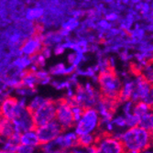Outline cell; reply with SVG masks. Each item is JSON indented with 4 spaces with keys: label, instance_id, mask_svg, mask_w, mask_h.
Listing matches in <instances>:
<instances>
[{
    "label": "cell",
    "instance_id": "obj_1",
    "mask_svg": "<svg viewBox=\"0 0 153 153\" xmlns=\"http://www.w3.org/2000/svg\"><path fill=\"white\" fill-rule=\"evenodd\" d=\"M125 151L130 153H140L148 151L152 148L153 133L140 125L128 128L121 135Z\"/></svg>",
    "mask_w": 153,
    "mask_h": 153
},
{
    "label": "cell",
    "instance_id": "obj_2",
    "mask_svg": "<svg viewBox=\"0 0 153 153\" xmlns=\"http://www.w3.org/2000/svg\"><path fill=\"white\" fill-rule=\"evenodd\" d=\"M96 79L101 95L120 101V93L124 82H122L116 69L111 65L110 61H106L105 66L102 68Z\"/></svg>",
    "mask_w": 153,
    "mask_h": 153
},
{
    "label": "cell",
    "instance_id": "obj_3",
    "mask_svg": "<svg viewBox=\"0 0 153 153\" xmlns=\"http://www.w3.org/2000/svg\"><path fill=\"white\" fill-rule=\"evenodd\" d=\"M102 117L95 106L83 108L82 114L77 120L74 131L78 136L97 134L101 130Z\"/></svg>",
    "mask_w": 153,
    "mask_h": 153
},
{
    "label": "cell",
    "instance_id": "obj_4",
    "mask_svg": "<svg viewBox=\"0 0 153 153\" xmlns=\"http://www.w3.org/2000/svg\"><path fill=\"white\" fill-rule=\"evenodd\" d=\"M87 151L101 153L126 152L121 138L107 130H101L96 134L94 144Z\"/></svg>",
    "mask_w": 153,
    "mask_h": 153
},
{
    "label": "cell",
    "instance_id": "obj_5",
    "mask_svg": "<svg viewBox=\"0 0 153 153\" xmlns=\"http://www.w3.org/2000/svg\"><path fill=\"white\" fill-rule=\"evenodd\" d=\"M56 119L65 129V131L71 130L75 127L77 119L74 115V105L69 101L68 97H62L57 100Z\"/></svg>",
    "mask_w": 153,
    "mask_h": 153
},
{
    "label": "cell",
    "instance_id": "obj_6",
    "mask_svg": "<svg viewBox=\"0 0 153 153\" xmlns=\"http://www.w3.org/2000/svg\"><path fill=\"white\" fill-rule=\"evenodd\" d=\"M56 108L57 100L46 98L44 102L31 113L35 128L54 120L56 117Z\"/></svg>",
    "mask_w": 153,
    "mask_h": 153
},
{
    "label": "cell",
    "instance_id": "obj_7",
    "mask_svg": "<svg viewBox=\"0 0 153 153\" xmlns=\"http://www.w3.org/2000/svg\"><path fill=\"white\" fill-rule=\"evenodd\" d=\"M26 108L27 105L23 101H20L14 95L7 94L4 97L1 103V118L15 120Z\"/></svg>",
    "mask_w": 153,
    "mask_h": 153
},
{
    "label": "cell",
    "instance_id": "obj_8",
    "mask_svg": "<svg viewBox=\"0 0 153 153\" xmlns=\"http://www.w3.org/2000/svg\"><path fill=\"white\" fill-rule=\"evenodd\" d=\"M35 130L38 134L40 146L55 140L65 132V129L56 119L36 128Z\"/></svg>",
    "mask_w": 153,
    "mask_h": 153
},
{
    "label": "cell",
    "instance_id": "obj_9",
    "mask_svg": "<svg viewBox=\"0 0 153 153\" xmlns=\"http://www.w3.org/2000/svg\"><path fill=\"white\" fill-rule=\"evenodd\" d=\"M44 46V36L39 34H31L30 38L26 39L21 46L20 52L24 56L31 58L41 52Z\"/></svg>",
    "mask_w": 153,
    "mask_h": 153
},
{
    "label": "cell",
    "instance_id": "obj_10",
    "mask_svg": "<svg viewBox=\"0 0 153 153\" xmlns=\"http://www.w3.org/2000/svg\"><path fill=\"white\" fill-rule=\"evenodd\" d=\"M20 142L23 145L34 147L36 149H39L40 147V142H39L38 134L35 129H30V130H27V131L21 133Z\"/></svg>",
    "mask_w": 153,
    "mask_h": 153
},
{
    "label": "cell",
    "instance_id": "obj_11",
    "mask_svg": "<svg viewBox=\"0 0 153 153\" xmlns=\"http://www.w3.org/2000/svg\"><path fill=\"white\" fill-rule=\"evenodd\" d=\"M15 123L13 120H8L6 118H1V137L2 140L10 137L15 133H17Z\"/></svg>",
    "mask_w": 153,
    "mask_h": 153
},
{
    "label": "cell",
    "instance_id": "obj_12",
    "mask_svg": "<svg viewBox=\"0 0 153 153\" xmlns=\"http://www.w3.org/2000/svg\"><path fill=\"white\" fill-rule=\"evenodd\" d=\"M96 134H88L78 136V148L79 149H88L95 142Z\"/></svg>",
    "mask_w": 153,
    "mask_h": 153
},
{
    "label": "cell",
    "instance_id": "obj_13",
    "mask_svg": "<svg viewBox=\"0 0 153 153\" xmlns=\"http://www.w3.org/2000/svg\"><path fill=\"white\" fill-rule=\"evenodd\" d=\"M45 99L46 98H44V97H41V96H35L29 104H27V109L30 113V115H31V113L33 112L34 110H36L41 104L44 102Z\"/></svg>",
    "mask_w": 153,
    "mask_h": 153
},
{
    "label": "cell",
    "instance_id": "obj_14",
    "mask_svg": "<svg viewBox=\"0 0 153 153\" xmlns=\"http://www.w3.org/2000/svg\"><path fill=\"white\" fill-rule=\"evenodd\" d=\"M35 149L36 148H34V147H30V146H27V145L20 144L19 147L18 148L17 152H21V153H24V152H33L35 150Z\"/></svg>",
    "mask_w": 153,
    "mask_h": 153
},
{
    "label": "cell",
    "instance_id": "obj_15",
    "mask_svg": "<svg viewBox=\"0 0 153 153\" xmlns=\"http://www.w3.org/2000/svg\"><path fill=\"white\" fill-rule=\"evenodd\" d=\"M41 14H42V10L41 9H32L29 12L27 16L30 19H34V18H39Z\"/></svg>",
    "mask_w": 153,
    "mask_h": 153
},
{
    "label": "cell",
    "instance_id": "obj_16",
    "mask_svg": "<svg viewBox=\"0 0 153 153\" xmlns=\"http://www.w3.org/2000/svg\"><path fill=\"white\" fill-rule=\"evenodd\" d=\"M76 25H77V22L75 21V20H70L69 21L67 24H65L64 26H63V29L65 30H72L74 27H76Z\"/></svg>",
    "mask_w": 153,
    "mask_h": 153
},
{
    "label": "cell",
    "instance_id": "obj_17",
    "mask_svg": "<svg viewBox=\"0 0 153 153\" xmlns=\"http://www.w3.org/2000/svg\"><path fill=\"white\" fill-rule=\"evenodd\" d=\"M64 46H61V45H59V46H57L56 48H55V51H54V53L56 54V55H60V54H62V53H63L64 52Z\"/></svg>",
    "mask_w": 153,
    "mask_h": 153
},
{
    "label": "cell",
    "instance_id": "obj_18",
    "mask_svg": "<svg viewBox=\"0 0 153 153\" xmlns=\"http://www.w3.org/2000/svg\"><path fill=\"white\" fill-rule=\"evenodd\" d=\"M152 148H153V142H152Z\"/></svg>",
    "mask_w": 153,
    "mask_h": 153
}]
</instances>
